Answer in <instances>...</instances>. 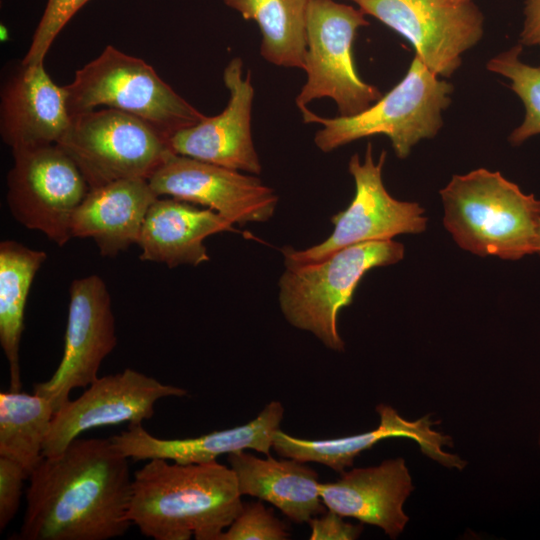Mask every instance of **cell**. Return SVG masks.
<instances>
[{"label": "cell", "instance_id": "cell-20", "mask_svg": "<svg viewBox=\"0 0 540 540\" xmlns=\"http://www.w3.org/2000/svg\"><path fill=\"white\" fill-rule=\"evenodd\" d=\"M233 223L210 208L173 197H158L150 206L137 245L142 261L174 268L209 261L204 240L220 232H234Z\"/></svg>", "mask_w": 540, "mask_h": 540}, {"label": "cell", "instance_id": "cell-30", "mask_svg": "<svg viewBox=\"0 0 540 540\" xmlns=\"http://www.w3.org/2000/svg\"><path fill=\"white\" fill-rule=\"evenodd\" d=\"M310 540H354L363 531V523L354 525L343 520L336 512L327 509L320 517L312 518Z\"/></svg>", "mask_w": 540, "mask_h": 540}, {"label": "cell", "instance_id": "cell-25", "mask_svg": "<svg viewBox=\"0 0 540 540\" xmlns=\"http://www.w3.org/2000/svg\"><path fill=\"white\" fill-rule=\"evenodd\" d=\"M55 408L39 394L0 393V456L20 464L30 474L43 459V446Z\"/></svg>", "mask_w": 540, "mask_h": 540}, {"label": "cell", "instance_id": "cell-4", "mask_svg": "<svg viewBox=\"0 0 540 540\" xmlns=\"http://www.w3.org/2000/svg\"><path fill=\"white\" fill-rule=\"evenodd\" d=\"M400 242L378 240L342 248L310 263L285 265L279 279V305L294 327L309 331L327 348L342 352L337 329L339 311L352 303L364 275L375 267L396 264L404 257Z\"/></svg>", "mask_w": 540, "mask_h": 540}, {"label": "cell", "instance_id": "cell-17", "mask_svg": "<svg viewBox=\"0 0 540 540\" xmlns=\"http://www.w3.org/2000/svg\"><path fill=\"white\" fill-rule=\"evenodd\" d=\"M415 487L404 458L344 471L335 482L320 483L327 509L379 527L391 539L404 531L409 517L403 506Z\"/></svg>", "mask_w": 540, "mask_h": 540}, {"label": "cell", "instance_id": "cell-3", "mask_svg": "<svg viewBox=\"0 0 540 540\" xmlns=\"http://www.w3.org/2000/svg\"><path fill=\"white\" fill-rule=\"evenodd\" d=\"M439 193L443 224L463 250L505 260L535 254L540 200L500 172L479 168L453 175Z\"/></svg>", "mask_w": 540, "mask_h": 540}, {"label": "cell", "instance_id": "cell-24", "mask_svg": "<svg viewBox=\"0 0 540 540\" xmlns=\"http://www.w3.org/2000/svg\"><path fill=\"white\" fill-rule=\"evenodd\" d=\"M246 20L255 21L262 40L260 54L268 62L304 69L309 0H224Z\"/></svg>", "mask_w": 540, "mask_h": 540}, {"label": "cell", "instance_id": "cell-19", "mask_svg": "<svg viewBox=\"0 0 540 540\" xmlns=\"http://www.w3.org/2000/svg\"><path fill=\"white\" fill-rule=\"evenodd\" d=\"M283 416L284 407L274 400L246 424L195 438L160 439L147 432L142 424H129L127 430L111 439L126 457L134 461L160 458L181 464L206 463L223 454L246 449L268 456Z\"/></svg>", "mask_w": 540, "mask_h": 540}, {"label": "cell", "instance_id": "cell-5", "mask_svg": "<svg viewBox=\"0 0 540 540\" xmlns=\"http://www.w3.org/2000/svg\"><path fill=\"white\" fill-rule=\"evenodd\" d=\"M453 86L439 79L415 55L404 78L363 112L350 117L324 118L308 108L301 110L305 123L322 126L316 146L330 152L355 140L385 135L396 156L407 158L420 140L433 138L442 127V111L450 102Z\"/></svg>", "mask_w": 540, "mask_h": 540}, {"label": "cell", "instance_id": "cell-27", "mask_svg": "<svg viewBox=\"0 0 540 540\" xmlns=\"http://www.w3.org/2000/svg\"><path fill=\"white\" fill-rule=\"evenodd\" d=\"M287 525L260 501L243 503L242 509L218 540H286Z\"/></svg>", "mask_w": 540, "mask_h": 540}, {"label": "cell", "instance_id": "cell-14", "mask_svg": "<svg viewBox=\"0 0 540 540\" xmlns=\"http://www.w3.org/2000/svg\"><path fill=\"white\" fill-rule=\"evenodd\" d=\"M148 181L159 197L205 206L233 224L265 222L278 203L275 191L258 177L176 153Z\"/></svg>", "mask_w": 540, "mask_h": 540}, {"label": "cell", "instance_id": "cell-28", "mask_svg": "<svg viewBox=\"0 0 540 540\" xmlns=\"http://www.w3.org/2000/svg\"><path fill=\"white\" fill-rule=\"evenodd\" d=\"M88 1L48 0L22 64H44V59L58 34Z\"/></svg>", "mask_w": 540, "mask_h": 540}, {"label": "cell", "instance_id": "cell-21", "mask_svg": "<svg viewBox=\"0 0 540 540\" xmlns=\"http://www.w3.org/2000/svg\"><path fill=\"white\" fill-rule=\"evenodd\" d=\"M158 197L146 179L89 189L73 215L72 238H91L101 256L114 257L138 243L146 214Z\"/></svg>", "mask_w": 540, "mask_h": 540}, {"label": "cell", "instance_id": "cell-18", "mask_svg": "<svg viewBox=\"0 0 540 540\" xmlns=\"http://www.w3.org/2000/svg\"><path fill=\"white\" fill-rule=\"evenodd\" d=\"M71 115L64 86L44 64L24 65L1 92L0 134L11 151L54 145L67 131Z\"/></svg>", "mask_w": 540, "mask_h": 540}, {"label": "cell", "instance_id": "cell-9", "mask_svg": "<svg viewBox=\"0 0 540 540\" xmlns=\"http://www.w3.org/2000/svg\"><path fill=\"white\" fill-rule=\"evenodd\" d=\"M385 160L386 151H382L374 162L371 143L363 162L357 154L350 158L348 170L355 183L353 200L331 217L334 230L326 240L304 250L283 247L284 265L316 262L351 245L426 230L425 209L417 202L397 200L386 190L382 180Z\"/></svg>", "mask_w": 540, "mask_h": 540}, {"label": "cell", "instance_id": "cell-22", "mask_svg": "<svg viewBox=\"0 0 540 540\" xmlns=\"http://www.w3.org/2000/svg\"><path fill=\"white\" fill-rule=\"evenodd\" d=\"M227 456L242 496L269 502L295 523H309L326 511L318 474L306 462L260 458L245 451Z\"/></svg>", "mask_w": 540, "mask_h": 540}, {"label": "cell", "instance_id": "cell-12", "mask_svg": "<svg viewBox=\"0 0 540 540\" xmlns=\"http://www.w3.org/2000/svg\"><path fill=\"white\" fill-rule=\"evenodd\" d=\"M62 359L50 379L33 385L55 411L75 388L89 386L103 360L117 345L115 318L107 286L98 275L73 280Z\"/></svg>", "mask_w": 540, "mask_h": 540}, {"label": "cell", "instance_id": "cell-34", "mask_svg": "<svg viewBox=\"0 0 540 540\" xmlns=\"http://www.w3.org/2000/svg\"><path fill=\"white\" fill-rule=\"evenodd\" d=\"M538 446L540 448V430H539V434H538Z\"/></svg>", "mask_w": 540, "mask_h": 540}, {"label": "cell", "instance_id": "cell-32", "mask_svg": "<svg viewBox=\"0 0 540 540\" xmlns=\"http://www.w3.org/2000/svg\"><path fill=\"white\" fill-rule=\"evenodd\" d=\"M446 2L452 3V4H465L472 2V0H444Z\"/></svg>", "mask_w": 540, "mask_h": 540}, {"label": "cell", "instance_id": "cell-11", "mask_svg": "<svg viewBox=\"0 0 540 540\" xmlns=\"http://www.w3.org/2000/svg\"><path fill=\"white\" fill-rule=\"evenodd\" d=\"M407 39L438 77H450L461 55L483 35L484 17L473 3L444 0H348Z\"/></svg>", "mask_w": 540, "mask_h": 540}, {"label": "cell", "instance_id": "cell-26", "mask_svg": "<svg viewBox=\"0 0 540 540\" xmlns=\"http://www.w3.org/2000/svg\"><path fill=\"white\" fill-rule=\"evenodd\" d=\"M522 45L518 44L490 59L487 69L511 81V89L525 106V118L513 130L509 141L520 145L528 138L540 134V66H530L520 60Z\"/></svg>", "mask_w": 540, "mask_h": 540}, {"label": "cell", "instance_id": "cell-31", "mask_svg": "<svg viewBox=\"0 0 540 540\" xmlns=\"http://www.w3.org/2000/svg\"><path fill=\"white\" fill-rule=\"evenodd\" d=\"M524 15L520 44L540 47V0H527Z\"/></svg>", "mask_w": 540, "mask_h": 540}, {"label": "cell", "instance_id": "cell-7", "mask_svg": "<svg viewBox=\"0 0 540 540\" xmlns=\"http://www.w3.org/2000/svg\"><path fill=\"white\" fill-rule=\"evenodd\" d=\"M57 145L89 189L125 179L149 180L174 153L170 138L126 112L101 107L71 116Z\"/></svg>", "mask_w": 540, "mask_h": 540}, {"label": "cell", "instance_id": "cell-8", "mask_svg": "<svg viewBox=\"0 0 540 540\" xmlns=\"http://www.w3.org/2000/svg\"><path fill=\"white\" fill-rule=\"evenodd\" d=\"M365 13L335 0H309L306 17V82L296 96L299 110L324 97L335 101L339 116L357 115L382 94L364 82L356 71L352 46Z\"/></svg>", "mask_w": 540, "mask_h": 540}, {"label": "cell", "instance_id": "cell-16", "mask_svg": "<svg viewBox=\"0 0 540 540\" xmlns=\"http://www.w3.org/2000/svg\"><path fill=\"white\" fill-rule=\"evenodd\" d=\"M376 412L380 421L373 430L340 438L311 440L293 437L279 429L273 436L272 448L284 458L316 462L341 474L353 465L357 456L378 442L404 437L416 442L422 454L438 464L457 470L465 468V460L443 450L444 446H453V439L433 429L438 421H433L430 415L410 421L383 403L376 406Z\"/></svg>", "mask_w": 540, "mask_h": 540}, {"label": "cell", "instance_id": "cell-10", "mask_svg": "<svg viewBox=\"0 0 540 540\" xmlns=\"http://www.w3.org/2000/svg\"><path fill=\"white\" fill-rule=\"evenodd\" d=\"M7 203L24 227L43 233L58 246L71 238L73 215L89 186L73 160L57 145L12 151Z\"/></svg>", "mask_w": 540, "mask_h": 540}, {"label": "cell", "instance_id": "cell-33", "mask_svg": "<svg viewBox=\"0 0 540 540\" xmlns=\"http://www.w3.org/2000/svg\"><path fill=\"white\" fill-rule=\"evenodd\" d=\"M535 254L540 255V231H539L538 239L535 245Z\"/></svg>", "mask_w": 540, "mask_h": 540}, {"label": "cell", "instance_id": "cell-1", "mask_svg": "<svg viewBox=\"0 0 540 540\" xmlns=\"http://www.w3.org/2000/svg\"><path fill=\"white\" fill-rule=\"evenodd\" d=\"M110 438H76L60 454L43 457L29 476L17 539L107 540L122 536L132 478Z\"/></svg>", "mask_w": 540, "mask_h": 540}, {"label": "cell", "instance_id": "cell-2", "mask_svg": "<svg viewBox=\"0 0 540 540\" xmlns=\"http://www.w3.org/2000/svg\"><path fill=\"white\" fill-rule=\"evenodd\" d=\"M234 471L216 460L150 459L132 478L127 518L155 540H218L242 509Z\"/></svg>", "mask_w": 540, "mask_h": 540}, {"label": "cell", "instance_id": "cell-23", "mask_svg": "<svg viewBox=\"0 0 540 540\" xmlns=\"http://www.w3.org/2000/svg\"><path fill=\"white\" fill-rule=\"evenodd\" d=\"M47 254L14 240L0 243V344L10 371V391L22 387L20 342L24 312L34 277Z\"/></svg>", "mask_w": 540, "mask_h": 540}, {"label": "cell", "instance_id": "cell-13", "mask_svg": "<svg viewBox=\"0 0 540 540\" xmlns=\"http://www.w3.org/2000/svg\"><path fill=\"white\" fill-rule=\"evenodd\" d=\"M187 394L185 389L163 384L131 368L98 377L78 398L67 400L55 411L43 456L60 454L81 433L92 428L124 422L142 424L154 415L160 399Z\"/></svg>", "mask_w": 540, "mask_h": 540}, {"label": "cell", "instance_id": "cell-29", "mask_svg": "<svg viewBox=\"0 0 540 540\" xmlns=\"http://www.w3.org/2000/svg\"><path fill=\"white\" fill-rule=\"evenodd\" d=\"M27 471L17 462L0 456V530L3 531L16 515Z\"/></svg>", "mask_w": 540, "mask_h": 540}, {"label": "cell", "instance_id": "cell-15", "mask_svg": "<svg viewBox=\"0 0 540 540\" xmlns=\"http://www.w3.org/2000/svg\"><path fill=\"white\" fill-rule=\"evenodd\" d=\"M223 80L229 93L225 109L176 132L170 138L172 150L179 155L258 175L262 167L251 134L254 88L250 72L243 77L242 60L234 58L226 66Z\"/></svg>", "mask_w": 540, "mask_h": 540}, {"label": "cell", "instance_id": "cell-6", "mask_svg": "<svg viewBox=\"0 0 540 540\" xmlns=\"http://www.w3.org/2000/svg\"><path fill=\"white\" fill-rule=\"evenodd\" d=\"M70 115L107 107L131 114L171 138L205 118L144 60L107 45L64 86Z\"/></svg>", "mask_w": 540, "mask_h": 540}]
</instances>
